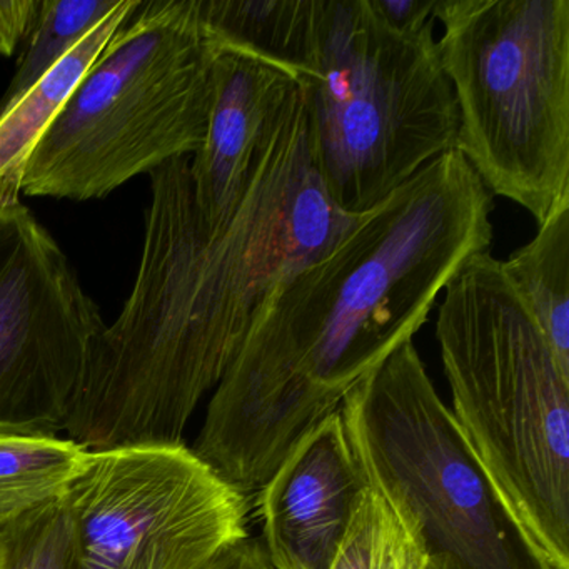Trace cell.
Returning a JSON list of instances; mask_svg holds the SVG:
<instances>
[{"mask_svg": "<svg viewBox=\"0 0 569 569\" xmlns=\"http://www.w3.org/2000/svg\"><path fill=\"white\" fill-rule=\"evenodd\" d=\"M64 498L79 569H208L249 536V496L186 445L91 451Z\"/></svg>", "mask_w": 569, "mask_h": 569, "instance_id": "cell-8", "label": "cell"}, {"mask_svg": "<svg viewBox=\"0 0 569 569\" xmlns=\"http://www.w3.org/2000/svg\"><path fill=\"white\" fill-rule=\"evenodd\" d=\"M296 94V79L278 66L218 44L208 129L189 161L196 204L212 228L228 224L238 211L259 156Z\"/></svg>", "mask_w": 569, "mask_h": 569, "instance_id": "cell-11", "label": "cell"}, {"mask_svg": "<svg viewBox=\"0 0 569 569\" xmlns=\"http://www.w3.org/2000/svg\"><path fill=\"white\" fill-rule=\"evenodd\" d=\"M91 451L52 435H0V528L64 498Z\"/></svg>", "mask_w": 569, "mask_h": 569, "instance_id": "cell-15", "label": "cell"}, {"mask_svg": "<svg viewBox=\"0 0 569 569\" xmlns=\"http://www.w3.org/2000/svg\"><path fill=\"white\" fill-rule=\"evenodd\" d=\"M461 152L542 224L569 199V0H438Z\"/></svg>", "mask_w": 569, "mask_h": 569, "instance_id": "cell-6", "label": "cell"}, {"mask_svg": "<svg viewBox=\"0 0 569 569\" xmlns=\"http://www.w3.org/2000/svg\"><path fill=\"white\" fill-rule=\"evenodd\" d=\"M375 14L399 32H418L435 21L438 0H368Z\"/></svg>", "mask_w": 569, "mask_h": 569, "instance_id": "cell-20", "label": "cell"}, {"mask_svg": "<svg viewBox=\"0 0 569 569\" xmlns=\"http://www.w3.org/2000/svg\"><path fill=\"white\" fill-rule=\"evenodd\" d=\"M216 52L198 0H141L32 149L21 194L102 199L194 156L208 129Z\"/></svg>", "mask_w": 569, "mask_h": 569, "instance_id": "cell-5", "label": "cell"}, {"mask_svg": "<svg viewBox=\"0 0 569 569\" xmlns=\"http://www.w3.org/2000/svg\"><path fill=\"white\" fill-rule=\"evenodd\" d=\"M218 44L241 49L298 78L308 64L319 0H198Z\"/></svg>", "mask_w": 569, "mask_h": 569, "instance_id": "cell-13", "label": "cell"}, {"mask_svg": "<svg viewBox=\"0 0 569 569\" xmlns=\"http://www.w3.org/2000/svg\"><path fill=\"white\" fill-rule=\"evenodd\" d=\"M259 156L228 224L212 228L189 158L151 174L134 288L96 342L66 432L88 451L184 445L201 399L218 388L274 292L355 228L312 164L301 96Z\"/></svg>", "mask_w": 569, "mask_h": 569, "instance_id": "cell-1", "label": "cell"}, {"mask_svg": "<svg viewBox=\"0 0 569 569\" xmlns=\"http://www.w3.org/2000/svg\"><path fill=\"white\" fill-rule=\"evenodd\" d=\"M141 0L118 6L91 29L48 74L9 104L0 106V194L19 198L26 162L82 76L114 32L134 14Z\"/></svg>", "mask_w": 569, "mask_h": 569, "instance_id": "cell-12", "label": "cell"}, {"mask_svg": "<svg viewBox=\"0 0 569 569\" xmlns=\"http://www.w3.org/2000/svg\"><path fill=\"white\" fill-rule=\"evenodd\" d=\"M0 569H79L78 532L66 498L0 528Z\"/></svg>", "mask_w": 569, "mask_h": 569, "instance_id": "cell-18", "label": "cell"}, {"mask_svg": "<svg viewBox=\"0 0 569 569\" xmlns=\"http://www.w3.org/2000/svg\"><path fill=\"white\" fill-rule=\"evenodd\" d=\"M452 416L551 569H569V372L488 252L442 291Z\"/></svg>", "mask_w": 569, "mask_h": 569, "instance_id": "cell-3", "label": "cell"}, {"mask_svg": "<svg viewBox=\"0 0 569 569\" xmlns=\"http://www.w3.org/2000/svg\"><path fill=\"white\" fill-rule=\"evenodd\" d=\"M435 22L399 32L368 0H319L308 64L296 84L312 164L346 214L371 211L456 149L458 108Z\"/></svg>", "mask_w": 569, "mask_h": 569, "instance_id": "cell-4", "label": "cell"}, {"mask_svg": "<svg viewBox=\"0 0 569 569\" xmlns=\"http://www.w3.org/2000/svg\"><path fill=\"white\" fill-rule=\"evenodd\" d=\"M366 488L338 409L296 442L258 491L271 568L332 569Z\"/></svg>", "mask_w": 569, "mask_h": 569, "instance_id": "cell-10", "label": "cell"}, {"mask_svg": "<svg viewBox=\"0 0 569 569\" xmlns=\"http://www.w3.org/2000/svg\"><path fill=\"white\" fill-rule=\"evenodd\" d=\"M501 262L559 366L569 372V199L538 226L528 244Z\"/></svg>", "mask_w": 569, "mask_h": 569, "instance_id": "cell-14", "label": "cell"}, {"mask_svg": "<svg viewBox=\"0 0 569 569\" xmlns=\"http://www.w3.org/2000/svg\"><path fill=\"white\" fill-rule=\"evenodd\" d=\"M332 569H438L385 496L366 488Z\"/></svg>", "mask_w": 569, "mask_h": 569, "instance_id": "cell-16", "label": "cell"}, {"mask_svg": "<svg viewBox=\"0 0 569 569\" xmlns=\"http://www.w3.org/2000/svg\"><path fill=\"white\" fill-rule=\"evenodd\" d=\"M104 328L61 246L0 196V435L66 432Z\"/></svg>", "mask_w": 569, "mask_h": 569, "instance_id": "cell-9", "label": "cell"}, {"mask_svg": "<svg viewBox=\"0 0 569 569\" xmlns=\"http://www.w3.org/2000/svg\"><path fill=\"white\" fill-rule=\"evenodd\" d=\"M208 569H272L261 539L248 538L226 549Z\"/></svg>", "mask_w": 569, "mask_h": 569, "instance_id": "cell-21", "label": "cell"}, {"mask_svg": "<svg viewBox=\"0 0 569 569\" xmlns=\"http://www.w3.org/2000/svg\"><path fill=\"white\" fill-rule=\"evenodd\" d=\"M42 0H0V54L11 58L38 22Z\"/></svg>", "mask_w": 569, "mask_h": 569, "instance_id": "cell-19", "label": "cell"}, {"mask_svg": "<svg viewBox=\"0 0 569 569\" xmlns=\"http://www.w3.org/2000/svg\"><path fill=\"white\" fill-rule=\"evenodd\" d=\"M366 485L438 569H551L482 468L426 371L399 346L339 406Z\"/></svg>", "mask_w": 569, "mask_h": 569, "instance_id": "cell-7", "label": "cell"}, {"mask_svg": "<svg viewBox=\"0 0 569 569\" xmlns=\"http://www.w3.org/2000/svg\"><path fill=\"white\" fill-rule=\"evenodd\" d=\"M492 196L458 149L359 216L292 274L249 329L192 451L244 495L428 321L438 296L492 242Z\"/></svg>", "mask_w": 569, "mask_h": 569, "instance_id": "cell-2", "label": "cell"}, {"mask_svg": "<svg viewBox=\"0 0 569 569\" xmlns=\"http://www.w3.org/2000/svg\"><path fill=\"white\" fill-rule=\"evenodd\" d=\"M116 6L118 0H42L38 22L19 59L18 72L0 106L14 101L48 74Z\"/></svg>", "mask_w": 569, "mask_h": 569, "instance_id": "cell-17", "label": "cell"}]
</instances>
